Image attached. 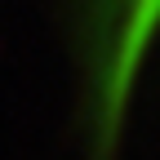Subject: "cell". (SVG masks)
I'll use <instances>...</instances> for the list:
<instances>
[{
	"label": "cell",
	"mask_w": 160,
	"mask_h": 160,
	"mask_svg": "<svg viewBox=\"0 0 160 160\" xmlns=\"http://www.w3.org/2000/svg\"><path fill=\"white\" fill-rule=\"evenodd\" d=\"M156 40L160 0H80L76 5L80 129H85L89 160H116Z\"/></svg>",
	"instance_id": "1"
}]
</instances>
